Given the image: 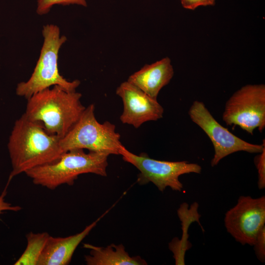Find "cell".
<instances>
[{"label": "cell", "instance_id": "cell-1", "mask_svg": "<svg viewBox=\"0 0 265 265\" xmlns=\"http://www.w3.org/2000/svg\"><path fill=\"white\" fill-rule=\"evenodd\" d=\"M60 139L48 133L41 122L23 114L15 121L8 140L12 169L6 186L16 176L58 159L64 153Z\"/></svg>", "mask_w": 265, "mask_h": 265}, {"label": "cell", "instance_id": "cell-2", "mask_svg": "<svg viewBox=\"0 0 265 265\" xmlns=\"http://www.w3.org/2000/svg\"><path fill=\"white\" fill-rule=\"evenodd\" d=\"M82 95L67 91L58 85L38 92L27 100L24 113L28 119L41 122L46 131L62 138L80 119L85 107Z\"/></svg>", "mask_w": 265, "mask_h": 265}, {"label": "cell", "instance_id": "cell-3", "mask_svg": "<svg viewBox=\"0 0 265 265\" xmlns=\"http://www.w3.org/2000/svg\"><path fill=\"white\" fill-rule=\"evenodd\" d=\"M109 156L104 152L85 153L83 149H72L63 153L55 161L31 169L25 173L34 184L53 190L62 185H73L82 174L106 176Z\"/></svg>", "mask_w": 265, "mask_h": 265}, {"label": "cell", "instance_id": "cell-4", "mask_svg": "<svg viewBox=\"0 0 265 265\" xmlns=\"http://www.w3.org/2000/svg\"><path fill=\"white\" fill-rule=\"evenodd\" d=\"M42 34L44 42L33 72L27 81L19 83L16 89L17 95L26 99L52 86L58 85L72 92L75 91L80 84L78 80H67L59 72L58 53L67 41L65 36L60 35L59 27L53 24L44 26Z\"/></svg>", "mask_w": 265, "mask_h": 265}, {"label": "cell", "instance_id": "cell-5", "mask_svg": "<svg viewBox=\"0 0 265 265\" xmlns=\"http://www.w3.org/2000/svg\"><path fill=\"white\" fill-rule=\"evenodd\" d=\"M95 108L94 104L86 107L73 127L60 139V145L64 152L81 149L109 155H119L123 145L115 125L108 121L99 123L95 117Z\"/></svg>", "mask_w": 265, "mask_h": 265}, {"label": "cell", "instance_id": "cell-6", "mask_svg": "<svg viewBox=\"0 0 265 265\" xmlns=\"http://www.w3.org/2000/svg\"><path fill=\"white\" fill-rule=\"evenodd\" d=\"M119 155L124 161L132 164L139 171L137 179L139 185L151 182L161 192L167 187L181 191L183 185L179 180V177L191 173L200 174L202 170L199 164L187 161L159 160L150 158L145 153L135 155L124 145L120 148Z\"/></svg>", "mask_w": 265, "mask_h": 265}, {"label": "cell", "instance_id": "cell-7", "mask_svg": "<svg viewBox=\"0 0 265 265\" xmlns=\"http://www.w3.org/2000/svg\"><path fill=\"white\" fill-rule=\"evenodd\" d=\"M222 119L251 134L256 129L262 132L265 127V85L248 84L235 92L225 104Z\"/></svg>", "mask_w": 265, "mask_h": 265}, {"label": "cell", "instance_id": "cell-8", "mask_svg": "<svg viewBox=\"0 0 265 265\" xmlns=\"http://www.w3.org/2000/svg\"><path fill=\"white\" fill-rule=\"evenodd\" d=\"M188 114L191 121L205 132L212 143L214 150L211 160L212 167L217 165L222 159L235 152L258 154L265 148V139L261 144H254L233 134L214 119L201 101L193 102Z\"/></svg>", "mask_w": 265, "mask_h": 265}, {"label": "cell", "instance_id": "cell-9", "mask_svg": "<svg viewBox=\"0 0 265 265\" xmlns=\"http://www.w3.org/2000/svg\"><path fill=\"white\" fill-rule=\"evenodd\" d=\"M224 221L227 232L237 241L253 246L265 226V196H240L237 204L225 213Z\"/></svg>", "mask_w": 265, "mask_h": 265}, {"label": "cell", "instance_id": "cell-10", "mask_svg": "<svg viewBox=\"0 0 265 265\" xmlns=\"http://www.w3.org/2000/svg\"><path fill=\"white\" fill-rule=\"evenodd\" d=\"M123 102V110L120 116L122 123L139 128L148 121H156L163 117L164 109L158 102L133 84L125 81L116 90Z\"/></svg>", "mask_w": 265, "mask_h": 265}, {"label": "cell", "instance_id": "cell-11", "mask_svg": "<svg viewBox=\"0 0 265 265\" xmlns=\"http://www.w3.org/2000/svg\"><path fill=\"white\" fill-rule=\"evenodd\" d=\"M174 75L171 60L168 57L151 64H146L129 76L127 81L150 97L157 99L161 89L168 84Z\"/></svg>", "mask_w": 265, "mask_h": 265}, {"label": "cell", "instance_id": "cell-12", "mask_svg": "<svg viewBox=\"0 0 265 265\" xmlns=\"http://www.w3.org/2000/svg\"><path fill=\"white\" fill-rule=\"evenodd\" d=\"M86 226L80 233L62 238L50 236L42 252L37 265H67L82 240L89 234L103 217Z\"/></svg>", "mask_w": 265, "mask_h": 265}, {"label": "cell", "instance_id": "cell-13", "mask_svg": "<svg viewBox=\"0 0 265 265\" xmlns=\"http://www.w3.org/2000/svg\"><path fill=\"white\" fill-rule=\"evenodd\" d=\"M83 247L90 250L84 256L88 265H144L146 262L140 256L131 257L122 244H111L106 247L83 244Z\"/></svg>", "mask_w": 265, "mask_h": 265}, {"label": "cell", "instance_id": "cell-14", "mask_svg": "<svg viewBox=\"0 0 265 265\" xmlns=\"http://www.w3.org/2000/svg\"><path fill=\"white\" fill-rule=\"evenodd\" d=\"M198 204L194 202L188 209L186 203L182 204L178 210V216L182 221L183 235L181 240L178 238L172 240L169 244V248L173 252L176 265H185V255L186 250L191 246L188 240L189 235L188 229L191 223L197 221L200 225L199 218L201 215L198 212Z\"/></svg>", "mask_w": 265, "mask_h": 265}, {"label": "cell", "instance_id": "cell-15", "mask_svg": "<svg viewBox=\"0 0 265 265\" xmlns=\"http://www.w3.org/2000/svg\"><path fill=\"white\" fill-rule=\"evenodd\" d=\"M50 235L44 232L34 233L32 232L26 235V247L14 263V265H37L40 256Z\"/></svg>", "mask_w": 265, "mask_h": 265}, {"label": "cell", "instance_id": "cell-16", "mask_svg": "<svg viewBox=\"0 0 265 265\" xmlns=\"http://www.w3.org/2000/svg\"><path fill=\"white\" fill-rule=\"evenodd\" d=\"M63 6L77 4L87 6L86 0H37L36 12L39 15L47 14L54 5Z\"/></svg>", "mask_w": 265, "mask_h": 265}, {"label": "cell", "instance_id": "cell-17", "mask_svg": "<svg viewBox=\"0 0 265 265\" xmlns=\"http://www.w3.org/2000/svg\"><path fill=\"white\" fill-rule=\"evenodd\" d=\"M254 162L258 173V187L262 189L265 188V148L255 157Z\"/></svg>", "mask_w": 265, "mask_h": 265}, {"label": "cell", "instance_id": "cell-18", "mask_svg": "<svg viewBox=\"0 0 265 265\" xmlns=\"http://www.w3.org/2000/svg\"><path fill=\"white\" fill-rule=\"evenodd\" d=\"M256 255L261 262L265 261V226L264 227L258 234L254 244Z\"/></svg>", "mask_w": 265, "mask_h": 265}, {"label": "cell", "instance_id": "cell-19", "mask_svg": "<svg viewBox=\"0 0 265 265\" xmlns=\"http://www.w3.org/2000/svg\"><path fill=\"white\" fill-rule=\"evenodd\" d=\"M182 6L186 9L194 10L200 6L214 5L215 0H180Z\"/></svg>", "mask_w": 265, "mask_h": 265}, {"label": "cell", "instance_id": "cell-20", "mask_svg": "<svg viewBox=\"0 0 265 265\" xmlns=\"http://www.w3.org/2000/svg\"><path fill=\"white\" fill-rule=\"evenodd\" d=\"M7 187V186H6V187L0 195V214L2 213L3 212L6 211L18 212L22 209V208L20 206H13L11 204L4 201V197L6 194Z\"/></svg>", "mask_w": 265, "mask_h": 265}]
</instances>
